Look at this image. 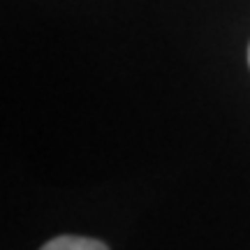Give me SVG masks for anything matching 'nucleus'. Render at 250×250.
Here are the masks:
<instances>
[{"label": "nucleus", "instance_id": "obj_1", "mask_svg": "<svg viewBox=\"0 0 250 250\" xmlns=\"http://www.w3.org/2000/svg\"><path fill=\"white\" fill-rule=\"evenodd\" d=\"M40 250H109L102 241L86 239V236H56L51 241H46Z\"/></svg>", "mask_w": 250, "mask_h": 250}, {"label": "nucleus", "instance_id": "obj_2", "mask_svg": "<svg viewBox=\"0 0 250 250\" xmlns=\"http://www.w3.org/2000/svg\"><path fill=\"white\" fill-rule=\"evenodd\" d=\"M248 62H250V49H248Z\"/></svg>", "mask_w": 250, "mask_h": 250}]
</instances>
